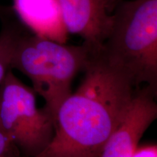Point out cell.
Wrapping results in <instances>:
<instances>
[{"mask_svg":"<svg viewBox=\"0 0 157 157\" xmlns=\"http://www.w3.org/2000/svg\"><path fill=\"white\" fill-rule=\"evenodd\" d=\"M84 76L63 102L55 132L36 157H98L129 107L137 87L122 70L93 51Z\"/></svg>","mask_w":157,"mask_h":157,"instance_id":"6da1fadb","label":"cell"},{"mask_svg":"<svg viewBox=\"0 0 157 157\" xmlns=\"http://www.w3.org/2000/svg\"><path fill=\"white\" fill-rule=\"evenodd\" d=\"M100 54L122 70L136 87L157 88V0H127L117 5Z\"/></svg>","mask_w":157,"mask_h":157,"instance_id":"7a4b0ae2","label":"cell"},{"mask_svg":"<svg viewBox=\"0 0 157 157\" xmlns=\"http://www.w3.org/2000/svg\"><path fill=\"white\" fill-rule=\"evenodd\" d=\"M93 50L87 45H68L23 31L11 62L31 80L32 89L45 102L54 121L59 108L71 95L76 74L83 71Z\"/></svg>","mask_w":157,"mask_h":157,"instance_id":"3957f363","label":"cell"},{"mask_svg":"<svg viewBox=\"0 0 157 157\" xmlns=\"http://www.w3.org/2000/svg\"><path fill=\"white\" fill-rule=\"evenodd\" d=\"M36 93L9 70L0 84V127L23 157H36L49 146L55 121L37 106Z\"/></svg>","mask_w":157,"mask_h":157,"instance_id":"277c9868","label":"cell"},{"mask_svg":"<svg viewBox=\"0 0 157 157\" xmlns=\"http://www.w3.org/2000/svg\"><path fill=\"white\" fill-rule=\"evenodd\" d=\"M157 88L137 87L124 117L98 157H132L139 141L157 117Z\"/></svg>","mask_w":157,"mask_h":157,"instance_id":"5b68a950","label":"cell"},{"mask_svg":"<svg viewBox=\"0 0 157 157\" xmlns=\"http://www.w3.org/2000/svg\"><path fill=\"white\" fill-rule=\"evenodd\" d=\"M66 33L84 39V44L98 50L109 36L112 13L103 0H58Z\"/></svg>","mask_w":157,"mask_h":157,"instance_id":"8992f818","label":"cell"},{"mask_svg":"<svg viewBox=\"0 0 157 157\" xmlns=\"http://www.w3.org/2000/svg\"><path fill=\"white\" fill-rule=\"evenodd\" d=\"M12 10L33 33L60 42L67 34L58 0H13Z\"/></svg>","mask_w":157,"mask_h":157,"instance_id":"52a82bcc","label":"cell"},{"mask_svg":"<svg viewBox=\"0 0 157 157\" xmlns=\"http://www.w3.org/2000/svg\"><path fill=\"white\" fill-rule=\"evenodd\" d=\"M1 15L2 26L0 31V84L6 74L11 69V62L21 33L23 32L18 23L11 21L9 17L11 12Z\"/></svg>","mask_w":157,"mask_h":157,"instance_id":"ba28073f","label":"cell"},{"mask_svg":"<svg viewBox=\"0 0 157 157\" xmlns=\"http://www.w3.org/2000/svg\"><path fill=\"white\" fill-rule=\"evenodd\" d=\"M0 157H23L11 138L0 127Z\"/></svg>","mask_w":157,"mask_h":157,"instance_id":"9c48e42d","label":"cell"},{"mask_svg":"<svg viewBox=\"0 0 157 157\" xmlns=\"http://www.w3.org/2000/svg\"><path fill=\"white\" fill-rule=\"evenodd\" d=\"M132 157H157V146L156 144L137 146Z\"/></svg>","mask_w":157,"mask_h":157,"instance_id":"30bf717a","label":"cell"},{"mask_svg":"<svg viewBox=\"0 0 157 157\" xmlns=\"http://www.w3.org/2000/svg\"><path fill=\"white\" fill-rule=\"evenodd\" d=\"M104 2H105V5H106L108 10L111 13H112V12L117 5L119 3H120L121 2L124 1V0H103Z\"/></svg>","mask_w":157,"mask_h":157,"instance_id":"8fae6325","label":"cell"},{"mask_svg":"<svg viewBox=\"0 0 157 157\" xmlns=\"http://www.w3.org/2000/svg\"><path fill=\"white\" fill-rule=\"evenodd\" d=\"M10 10H11L10 7H5V6H3L2 5L0 4V15L6 14V13H7Z\"/></svg>","mask_w":157,"mask_h":157,"instance_id":"7c38bea8","label":"cell"}]
</instances>
